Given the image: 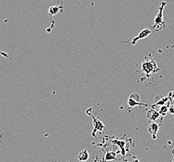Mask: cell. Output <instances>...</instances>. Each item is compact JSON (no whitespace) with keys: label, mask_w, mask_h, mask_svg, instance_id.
Masks as SVG:
<instances>
[{"label":"cell","mask_w":174,"mask_h":162,"mask_svg":"<svg viewBox=\"0 0 174 162\" xmlns=\"http://www.w3.org/2000/svg\"><path fill=\"white\" fill-rule=\"evenodd\" d=\"M141 67L143 72L148 77L159 70L156 63L152 58H146L142 63Z\"/></svg>","instance_id":"6da1fadb"},{"label":"cell","mask_w":174,"mask_h":162,"mask_svg":"<svg viewBox=\"0 0 174 162\" xmlns=\"http://www.w3.org/2000/svg\"><path fill=\"white\" fill-rule=\"evenodd\" d=\"M167 4V2H162V5L159 7V12H158L154 20V25L153 26V28L156 31H160L165 28V22L164 20V9Z\"/></svg>","instance_id":"7a4b0ae2"},{"label":"cell","mask_w":174,"mask_h":162,"mask_svg":"<svg viewBox=\"0 0 174 162\" xmlns=\"http://www.w3.org/2000/svg\"><path fill=\"white\" fill-rule=\"evenodd\" d=\"M88 115L91 117L93 118V123H94V130H93L91 132V135L95 137H96V133L97 131H100V132H102V131L105 129V125L103 124V123L100 120V119L97 117H94L92 115L90 114H87Z\"/></svg>","instance_id":"3957f363"},{"label":"cell","mask_w":174,"mask_h":162,"mask_svg":"<svg viewBox=\"0 0 174 162\" xmlns=\"http://www.w3.org/2000/svg\"><path fill=\"white\" fill-rule=\"evenodd\" d=\"M140 96L137 93L131 94L129 99L128 104L130 108H133L137 106H146V104L142 103L140 102Z\"/></svg>","instance_id":"277c9868"},{"label":"cell","mask_w":174,"mask_h":162,"mask_svg":"<svg viewBox=\"0 0 174 162\" xmlns=\"http://www.w3.org/2000/svg\"><path fill=\"white\" fill-rule=\"evenodd\" d=\"M152 31L151 30L149 29H143L142 31L138 34V35L136 37H135L133 39L131 40V44L132 45H134L137 43V42L140 39H144V38L148 37L150 34H151Z\"/></svg>","instance_id":"5b68a950"},{"label":"cell","mask_w":174,"mask_h":162,"mask_svg":"<svg viewBox=\"0 0 174 162\" xmlns=\"http://www.w3.org/2000/svg\"><path fill=\"white\" fill-rule=\"evenodd\" d=\"M160 125L155 122H152L148 127L149 132L152 135L153 139L156 138V134L157 133L158 130H159Z\"/></svg>","instance_id":"8992f818"},{"label":"cell","mask_w":174,"mask_h":162,"mask_svg":"<svg viewBox=\"0 0 174 162\" xmlns=\"http://www.w3.org/2000/svg\"><path fill=\"white\" fill-rule=\"evenodd\" d=\"M160 114L153 109L148 110L146 112V117L148 118L149 120L151 121H155L160 117Z\"/></svg>","instance_id":"52a82bcc"},{"label":"cell","mask_w":174,"mask_h":162,"mask_svg":"<svg viewBox=\"0 0 174 162\" xmlns=\"http://www.w3.org/2000/svg\"><path fill=\"white\" fill-rule=\"evenodd\" d=\"M63 10V6H51L48 10V15L50 16H53L58 14L60 11H62Z\"/></svg>","instance_id":"ba28073f"},{"label":"cell","mask_w":174,"mask_h":162,"mask_svg":"<svg viewBox=\"0 0 174 162\" xmlns=\"http://www.w3.org/2000/svg\"><path fill=\"white\" fill-rule=\"evenodd\" d=\"M89 158H90V154H89L87 150H84L80 152L78 155V160L79 161H86Z\"/></svg>","instance_id":"9c48e42d"},{"label":"cell","mask_w":174,"mask_h":162,"mask_svg":"<svg viewBox=\"0 0 174 162\" xmlns=\"http://www.w3.org/2000/svg\"><path fill=\"white\" fill-rule=\"evenodd\" d=\"M113 144L117 145L118 146H120V148L122 150V153L123 155H125V143L124 141L122 140H115L114 141L112 142Z\"/></svg>","instance_id":"30bf717a"},{"label":"cell","mask_w":174,"mask_h":162,"mask_svg":"<svg viewBox=\"0 0 174 162\" xmlns=\"http://www.w3.org/2000/svg\"><path fill=\"white\" fill-rule=\"evenodd\" d=\"M116 154L115 152H107L105 156V160L107 161H111V160H116Z\"/></svg>","instance_id":"8fae6325"},{"label":"cell","mask_w":174,"mask_h":162,"mask_svg":"<svg viewBox=\"0 0 174 162\" xmlns=\"http://www.w3.org/2000/svg\"><path fill=\"white\" fill-rule=\"evenodd\" d=\"M168 112L170 114H174V105H171L168 107Z\"/></svg>","instance_id":"7c38bea8"},{"label":"cell","mask_w":174,"mask_h":162,"mask_svg":"<svg viewBox=\"0 0 174 162\" xmlns=\"http://www.w3.org/2000/svg\"><path fill=\"white\" fill-rule=\"evenodd\" d=\"M169 98L172 99L173 101H174V91L173 92H171V93L169 94V96H168Z\"/></svg>","instance_id":"4fadbf2b"},{"label":"cell","mask_w":174,"mask_h":162,"mask_svg":"<svg viewBox=\"0 0 174 162\" xmlns=\"http://www.w3.org/2000/svg\"><path fill=\"white\" fill-rule=\"evenodd\" d=\"M134 162H139L138 159H136V158H134Z\"/></svg>","instance_id":"5bb4252c"},{"label":"cell","mask_w":174,"mask_h":162,"mask_svg":"<svg viewBox=\"0 0 174 162\" xmlns=\"http://www.w3.org/2000/svg\"><path fill=\"white\" fill-rule=\"evenodd\" d=\"M94 162H96V161H94Z\"/></svg>","instance_id":"9a60e30c"}]
</instances>
